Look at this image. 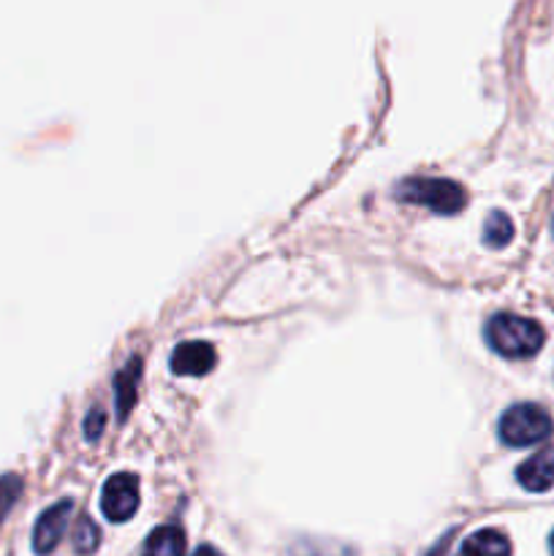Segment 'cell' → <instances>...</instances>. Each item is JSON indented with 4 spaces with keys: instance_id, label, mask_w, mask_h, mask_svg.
<instances>
[{
    "instance_id": "1",
    "label": "cell",
    "mask_w": 554,
    "mask_h": 556,
    "mask_svg": "<svg viewBox=\"0 0 554 556\" xmlns=\"http://www.w3.org/2000/svg\"><path fill=\"white\" fill-rule=\"evenodd\" d=\"M543 334L541 326L530 318L500 313L487 324V342L505 358H530L541 351Z\"/></svg>"
},
{
    "instance_id": "2",
    "label": "cell",
    "mask_w": 554,
    "mask_h": 556,
    "mask_svg": "<svg viewBox=\"0 0 554 556\" xmlns=\"http://www.w3.org/2000/svg\"><path fill=\"white\" fill-rule=\"evenodd\" d=\"M396 199L429 206L438 215H456L465 210L467 193L459 182L432 177H413L396 185Z\"/></svg>"
},
{
    "instance_id": "3",
    "label": "cell",
    "mask_w": 554,
    "mask_h": 556,
    "mask_svg": "<svg viewBox=\"0 0 554 556\" xmlns=\"http://www.w3.org/2000/svg\"><path fill=\"white\" fill-rule=\"evenodd\" d=\"M554 432V421L543 407L538 405H514L500 418V440L511 448H527Z\"/></svg>"
},
{
    "instance_id": "4",
    "label": "cell",
    "mask_w": 554,
    "mask_h": 556,
    "mask_svg": "<svg viewBox=\"0 0 554 556\" xmlns=\"http://www.w3.org/2000/svg\"><path fill=\"white\" fill-rule=\"evenodd\" d=\"M139 508V481L130 472H117L106 481L101 497V510L109 521H128Z\"/></svg>"
},
{
    "instance_id": "5",
    "label": "cell",
    "mask_w": 554,
    "mask_h": 556,
    "mask_svg": "<svg viewBox=\"0 0 554 556\" xmlns=\"http://www.w3.org/2000/svg\"><path fill=\"white\" fill-rule=\"evenodd\" d=\"M71 514H74V503L63 500V503L52 505L49 510H43L41 519H38L36 530H33V552L36 554H52L58 548L60 538H63L65 527H68Z\"/></svg>"
},
{
    "instance_id": "6",
    "label": "cell",
    "mask_w": 554,
    "mask_h": 556,
    "mask_svg": "<svg viewBox=\"0 0 554 556\" xmlns=\"http://www.w3.org/2000/svg\"><path fill=\"white\" fill-rule=\"evenodd\" d=\"M217 362V353L210 342H179L172 353V372L174 375H206L212 372Z\"/></svg>"
},
{
    "instance_id": "7",
    "label": "cell",
    "mask_w": 554,
    "mask_h": 556,
    "mask_svg": "<svg viewBox=\"0 0 554 556\" xmlns=\"http://www.w3.org/2000/svg\"><path fill=\"white\" fill-rule=\"evenodd\" d=\"M516 481L527 489V492H546L554 486V445L541 448L536 456L525 462L516 470Z\"/></svg>"
},
{
    "instance_id": "8",
    "label": "cell",
    "mask_w": 554,
    "mask_h": 556,
    "mask_svg": "<svg viewBox=\"0 0 554 556\" xmlns=\"http://www.w3.org/2000/svg\"><path fill=\"white\" fill-rule=\"evenodd\" d=\"M185 532L174 525H163L150 532L144 543V556H185Z\"/></svg>"
},
{
    "instance_id": "9",
    "label": "cell",
    "mask_w": 554,
    "mask_h": 556,
    "mask_svg": "<svg viewBox=\"0 0 554 556\" xmlns=\"http://www.w3.org/2000/svg\"><path fill=\"white\" fill-rule=\"evenodd\" d=\"M462 556H511V543L503 532L481 530L467 538Z\"/></svg>"
},
{
    "instance_id": "10",
    "label": "cell",
    "mask_w": 554,
    "mask_h": 556,
    "mask_svg": "<svg viewBox=\"0 0 554 556\" xmlns=\"http://www.w3.org/2000/svg\"><path fill=\"white\" fill-rule=\"evenodd\" d=\"M139 375H141V362H139V358H134V362H130L128 367H125L123 372L117 375V380H114V396H117L119 418L128 416L130 407H134L136 383H139Z\"/></svg>"
},
{
    "instance_id": "11",
    "label": "cell",
    "mask_w": 554,
    "mask_h": 556,
    "mask_svg": "<svg viewBox=\"0 0 554 556\" xmlns=\"http://www.w3.org/2000/svg\"><path fill=\"white\" fill-rule=\"evenodd\" d=\"M514 239V223H511L508 215L503 212H492L483 223V242L489 248H505V244Z\"/></svg>"
},
{
    "instance_id": "12",
    "label": "cell",
    "mask_w": 554,
    "mask_h": 556,
    "mask_svg": "<svg viewBox=\"0 0 554 556\" xmlns=\"http://www.w3.org/2000/svg\"><path fill=\"white\" fill-rule=\"evenodd\" d=\"M101 543V530L96 527V521H90L87 516H81L74 527V548L79 554H92Z\"/></svg>"
},
{
    "instance_id": "13",
    "label": "cell",
    "mask_w": 554,
    "mask_h": 556,
    "mask_svg": "<svg viewBox=\"0 0 554 556\" xmlns=\"http://www.w3.org/2000/svg\"><path fill=\"white\" fill-rule=\"evenodd\" d=\"M20 492H22L20 478H16V476L0 478V521H3L5 514L14 508V503L20 500Z\"/></svg>"
},
{
    "instance_id": "14",
    "label": "cell",
    "mask_w": 554,
    "mask_h": 556,
    "mask_svg": "<svg viewBox=\"0 0 554 556\" xmlns=\"http://www.w3.org/2000/svg\"><path fill=\"white\" fill-rule=\"evenodd\" d=\"M103 424H106V416H103V410H90V416H87L85 421V432H87V440H98L103 432Z\"/></svg>"
},
{
    "instance_id": "15",
    "label": "cell",
    "mask_w": 554,
    "mask_h": 556,
    "mask_svg": "<svg viewBox=\"0 0 554 556\" xmlns=\"http://www.w3.org/2000/svg\"><path fill=\"white\" fill-rule=\"evenodd\" d=\"M193 556H223V554L215 552V548H212V546H199V548H196Z\"/></svg>"
},
{
    "instance_id": "16",
    "label": "cell",
    "mask_w": 554,
    "mask_h": 556,
    "mask_svg": "<svg viewBox=\"0 0 554 556\" xmlns=\"http://www.w3.org/2000/svg\"><path fill=\"white\" fill-rule=\"evenodd\" d=\"M549 546H552V556H554V532H552V541H549Z\"/></svg>"
},
{
    "instance_id": "17",
    "label": "cell",
    "mask_w": 554,
    "mask_h": 556,
    "mask_svg": "<svg viewBox=\"0 0 554 556\" xmlns=\"http://www.w3.org/2000/svg\"><path fill=\"white\" fill-rule=\"evenodd\" d=\"M552 231H554V223H552Z\"/></svg>"
}]
</instances>
